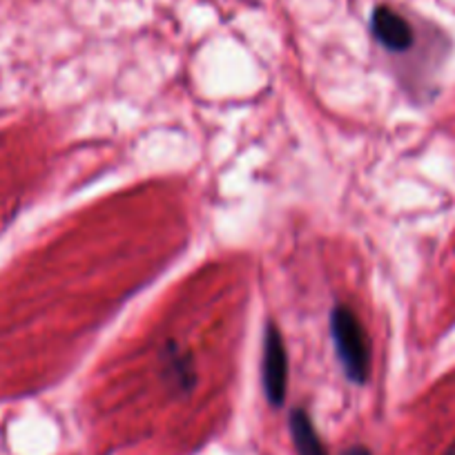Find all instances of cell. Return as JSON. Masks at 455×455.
Returning a JSON list of instances; mask_svg holds the SVG:
<instances>
[{"instance_id": "cell-1", "label": "cell", "mask_w": 455, "mask_h": 455, "mask_svg": "<svg viewBox=\"0 0 455 455\" xmlns=\"http://www.w3.org/2000/svg\"><path fill=\"white\" fill-rule=\"evenodd\" d=\"M331 331L337 355H339L348 379L355 384H364L371 371V344L360 317L348 306H335L331 313Z\"/></svg>"}, {"instance_id": "cell-3", "label": "cell", "mask_w": 455, "mask_h": 455, "mask_svg": "<svg viewBox=\"0 0 455 455\" xmlns=\"http://www.w3.org/2000/svg\"><path fill=\"white\" fill-rule=\"evenodd\" d=\"M371 32L391 52H404L413 45V29L391 7H375L371 16Z\"/></svg>"}, {"instance_id": "cell-4", "label": "cell", "mask_w": 455, "mask_h": 455, "mask_svg": "<svg viewBox=\"0 0 455 455\" xmlns=\"http://www.w3.org/2000/svg\"><path fill=\"white\" fill-rule=\"evenodd\" d=\"M291 435L299 455H328L306 411L295 409L291 413Z\"/></svg>"}, {"instance_id": "cell-2", "label": "cell", "mask_w": 455, "mask_h": 455, "mask_svg": "<svg viewBox=\"0 0 455 455\" xmlns=\"http://www.w3.org/2000/svg\"><path fill=\"white\" fill-rule=\"evenodd\" d=\"M261 378H264V391L270 404L282 406L288 391V353L282 332L273 322L266 326Z\"/></svg>"}, {"instance_id": "cell-5", "label": "cell", "mask_w": 455, "mask_h": 455, "mask_svg": "<svg viewBox=\"0 0 455 455\" xmlns=\"http://www.w3.org/2000/svg\"><path fill=\"white\" fill-rule=\"evenodd\" d=\"M341 455H371V451L366 446H351V449H347Z\"/></svg>"}]
</instances>
